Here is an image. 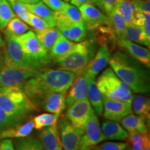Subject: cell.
I'll return each instance as SVG.
<instances>
[{"mask_svg": "<svg viewBox=\"0 0 150 150\" xmlns=\"http://www.w3.org/2000/svg\"><path fill=\"white\" fill-rule=\"evenodd\" d=\"M96 84L106 98L131 102L133 93L130 87L122 81L110 67L105 69L97 78Z\"/></svg>", "mask_w": 150, "mask_h": 150, "instance_id": "5b68a950", "label": "cell"}, {"mask_svg": "<svg viewBox=\"0 0 150 150\" xmlns=\"http://www.w3.org/2000/svg\"><path fill=\"white\" fill-rule=\"evenodd\" d=\"M18 2L23 4H34L40 1V0H16Z\"/></svg>", "mask_w": 150, "mask_h": 150, "instance_id": "c3c4849f", "label": "cell"}, {"mask_svg": "<svg viewBox=\"0 0 150 150\" xmlns=\"http://www.w3.org/2000/svg\"><path fill=\"white\" fill-rule=\"evenodd\" d=\"M128 145V142H104L94 146L90 150H125Z\"/></svg>", "mask_w": 150, "mask_h": 150, "instance_id": "f35d334b", "label": "cell"}, {"mask_svg": "<svg viewBox=\"0 0 150 150\" xmlns=\"http://www.w3.org/2000/svg\"><path fill=\"white\" fill-rule=\"evenodd\" d=\"M3 45H4V42L2 40V38H1V35H0V47H1V46H3Z\"/></svg>", "mask_w": 150, "mask_h": 150, "instance_id": "681fc988", "label": "cell"}, {"mask_svg": "<svg viewBox=\"0 0 150 150\" xmlns=\"http://www.w3.org/2000/svg\"><path fill=\"white\" fill-rule=\"evenodd\" d=\"M6 28L7 31L16 35L23 34L29 29V27L25 22L16 17L11 19Z\"/></svg>", "mask_w": 150, "mask_h": 150, "instance_id": "d590c367", "label": "cell"}, {"mask_svg": "<svg viewBox=\"0 0 150 150\" xmlns=\"http://www.w3.org/2000/svg\"><path fill=\"white\" fill-rule=\"evenodd\" d=\"M96 49L95 40H84L74 43L72 50L64 56L52 59L62 70L69 71L77 76L85 72L86 67L95 56Z\"/></svg>", "mask_w": 150, "mask_h": 150, "instance_id": "3957f363", "label": "cell"}, {"mask_svg": "<svg viewBox=\"0 0 150 150\" xmlns=\"http://www.w3.org/2000/svg\"><path fill=\"white\" fill-rule=\"evenodd\" d=\"M88 99L95 113L97 115H102L104 109V96L99 91L95 79H91L89 82Z\"/></svg>", "mask_w": 150, "mask_h": 150, "instance_id": "603a6c76", "label": "cell"}, {"mask_svg": "<svg viewBox=\"0 0 150 150\" xmlns=\"http://www.w3.org/2000/svg\"><path fill=\"white\" fill-rule=\"evenodd\" d=\"M116 42L118 46L126 51L131 58L142 63L147 68H149L150 52L147 48L131 42L124 38H117Z\"/></svg>", "mask_w": 150, "mask_h": 150, "instance_id": "2e32d148", "label": "cell"}, {"mask_svg": "<svg viewBox=\"0 0 150 150\" xmlns=\"http://www.w3.org/2000/svg\"><path fill=\"white\" fill-rule=\"evenodd\" d=\"M91 80L84 73L76 76L65 95V107H69L78 101L88 99V88Z\"/></svg>", "mask_w": 150, "mask_h": 150, "instance_id": "4fadbf2b", "label": "cell"}, {"mask_svg": "<svg viewBox=\"0 0 150 150\" xmlns=\"http://www.w3.org/2000/svg\"><path fill=\"white\" fill-rule=\"evenodd\" d=\"M64 1H70V0H64Z\"/></svg>", "mask_w": 150, "mask_h": 150, "instance_id": "816d5d0a", "label": "cell"}, {"mask_svg": "<svg viewBox=\"0 0 150 150\" xmlns=\"http://www.w3.org/2000/svg\"><path fill=\"white\" fill-rule=\"evenodd\" d=\"M54 18L57 28L73 24H84L81 13L77 7L65 2L61 11H55Z\"/></svg>", "mask_w": 150, "mask_h": 150, "instance_id": "e0dca14e", "label": "cell"}, {"mask_svg": "<svg viewBox=\"0 0 150 150\" xmlns=\"http://www.w3.org/2000/svg\"><path fill=\"white\" fill-rule=\"evenodd\" d=\"M35 34L42 46L50 53L52 47L61 35V33L58 28L49 27L41 31H36Z\"/></svg>", "mask_w": 150, "mask_h": 150, "instance_id": "83f0119b", "label": "cell"}, {"mask_svg": "<svg viewBox=\"0 0 150 150\" xmlns=\"http://www.w3.org/2000/svg\"><path fill=\"white\" fill-rule=\"evenodd\" d=\"M29 13L44 20L50 27H56L54 13L42 1H39L34 4H24Z\"/></svg>", "mask_w": 150, "mask_h": 150, "instance_id": "cb8c5ba5", "label": "cell"}, {"mask_svg": "<svg viewBox=\"0 0 150 150\" xmlns=\"http://www.w3.org/2000/svg\"><path fill=\"white\" fill-rule=\"evenodd\" d=\"M115 9L125 20L127 26L132 24L136 11L134 4L130 0H123Z\"/></svg>", "mask_w": 150, "mask_h": 150, "instance_id": "d6a6232c", "label": "cell"}, {"mask_svg": "<svg viewBox=\"0 0 150 150\" xmlns=\"http://www.w3.org/2000/svg\"><path fill=\"white\" fill-rule=\"evenodd\" d=\"M145 16V23H144L142 28H143L144 33L146 38L150 41V12H143Z\"/></svg>", "mask_w": 150, "mask_h": 150, "instance_id": "ee69618b", "label": "cell"}, {"mask_svg": "<svg viewBox=\"0 0 150 150\" xmlns=\"http://www.w3.org/2000/svg\"><path fill=\"white\" fill-rule=\"evenodd\" d=\"M0 150H16L12 140L11 138L0 140Z\"/></svg>", "mask_w": 150, "mask_h": 150, "instance_id": "bcb514c9", "label": "cell"}, {"mask_svg": "<svg viewBox=\"0 0 150 150\" xmlns=\"http://www.w3.org/2000/svg\"><path fill=\"white\" fill-rule=\"evenodd\" d=\"M76 75L62 69H42L24 83L22 90L33 104L40 102L48 94L66 93Z\"/></svg>", "mask_w": 150, "mask_h": 150, "instance_id": "6da1fadb", "label": "cell"}, {"mask_svg": "<svg viewBox=\"0 0 150 150\" xmlns=\"http://www.w3.org/2000/svg\"><path fill=\"white\" fill-rule=\"evenodd\" d=\"M131 147L127 150H145L150 145L149 137L147 134L131 133L127 138Z\"/></svg>", "mask_w": 150, "mask_h": 150, "instance_id": "f546056e", "label": "cell"}, {"mask_svg": "<svg viewBox=\"0 0 150 150\" xmlns=\"http://www.w3.org/2000/svg\"><path fill=\"white\" fill-rule=\"evenodd\" d=\"M70 2L71 4L74 5L77 8L85 4H91L97 5L98 6L99 0H70Z\"/></svg>", "mask_w": 150, "mask_h": 150, "instance_id": "7dc6e473", "label": "cell"}, {"mask_svg": "<svg viewBox=\"0 0 150 150\" xmlns=\"http://www.w3.org/2000/svg\"><path fill=\"white\" fill-rule=\"evenodd\" d=\"M16 17L10 4L7 0H2L0 2V29H6L8 22Z\"/></svg>", "mask_w": 150, "mask_h": 150, "instance_id": "e575fe53", "label": "cell"}, {"mask_svg": "<svg viewBox=\"0 0 150 150\" xmlns=\"http://www.w3.org/2000/svg\"><path fill=\"white\" fill-rule=\"evenodd\" d=\"M13 144L16 150H45L40 140L31 137L18 138Z\"/></svg>", "mask_w": 150, "mask_h": 150, "instance_id": "4dcf8cb0", "label": "cell"}, {"mask_svg": "<svg viewBox=\"0 0 150 150\" xmlns=\"http://www.w3.org/2000/svg\"><path fill=\"white\" fill-rule=\"evenodd\" d=\"M40 71L38 69L15 65L2 54L0 57V88H19L22 89L24 83Z\"/></svg>", "mask_w": 150, "mask_h": 150, "instance_id": "8992f818", "label": "cell"}, {"mask_svg": "<svg viewBox=\"0 0 150 150\" xmlns=\"http://www.w3.org/2000/svg\"><path fill=\"white\" fill-rule=\"evenodd\" d=\"M86 27L89 30H96L97 28L109 24L106 15L91 4H85L79 7Z\"/></svg>", "mask_w": 150, "mask_h": 150, "instance_id": "7c38bea8", "label": "cell"}, {"mask_svg": "<svg viewBox=\"0 0 150 150\" xmlns=\"http://www.w3.org/2000/svg\"><path fill=\"white\" fill-rule=\"evenodd\" d=\"M110 68L131 91L138 94L150 91V76L147 67L122 52H115L110 56Z\"/></svg>", "mask_w": 150, "mask_h": 150, "instance_id": "7a4b0ae2", "label": "cell"}, {"mask_svg": "<svg viewBox=\"0 0 150 150\" xmlns=\"http://www.w3.org/2000/svg\"><path fill=\"white\" fill-rule=\"evenodd\" d=\"M104 118L111 121H120L124 117L131 113V102L110 99L104 97Z\"/></svg>", "mask_w": 150, "mask_h": 150, "instance_id": "5bb4252c", "label": "cell"}, {"mask_svg": "<svg viewBox=\"0 0 150 150\" xmlns=\"http://www.w3.org/2000/svg\"><path fill=\"white\" fill-rule=\"evenodd\" d=\"M33 123L32 120L18 124V125L2 131L0 134V140L4 138H22L29 136L32 132Z\"/></svg>", "mask_w": 150, "mask_h": 150, "instance_id": "7402d4cb", "label": "cell"}, {"mask_svg": "<svg viewBox=\"0 0 150 150\" xmlns=\"http://www.w3.org/2000/svg\"><path fill=\"white\" fill-rule=\"evenodd\" d=\"M23 122L8 115L4 110L0 108V134L2 131Z\"/></svg>", "mask_w": 150, "mask_h": 150, "instance_id": "74e56055", "label": "cell"}, {"mask_svg": "<svg viewBox=\"0 0 150 150\" xmlns=\"http://www.w3.org/2000/svg\"><path fill=\"white\" fill-rule=\"evenodd\" d=\"M120 121L122 126L128 132V134H131V133L147 134L148 127L147 123L148 122L146 118L143 116L130 113L124 117Z\"/></svg>", "mask_w": 150, "mask_h": 150, "instance_id": "ffe728a7", "label": "cell"}, {"mask_svg": "<svg viewBox=\"0 0 150 150\" xmlns=\"http://www.w3.org/2000/svg\"><path fill=\"white\" fill-rule=\"evenodd\" d=\"M131 110L136 115L143 116L149 123L150 100L149 97L142 95H133L131 102Z\"/></svg>", "mask_w": 150, "mask_h": 150, "instance_id": "4316f807", "label": "cell"}, {"mask_svg": "<svg viewBox=\"0 0 150 150\" xmlns=\"http://www.w3.org/2000/svg\"><path fill=\"white\" fill-rule=\"evenodd\" d=\"M0 108L21 121L37 110L36 106L19 88H0Z\"/></svg>", "mask_w": 150, "mask_h": 150, "instance_id": "277c9868", "label": "cell"}, {"mask_svg": "<svg viewBox=\"0 0 150 150\" xmlns=\"http://www.w3.org/2000/svg\"><path fill=\"white\" fill-rule=\"evenodd\" d=\"M60 138L64 150H79L82 135L65 116L60 118L59 126Z\"/></svg>", "mask_w": 150, "mask_h": 150, "instance_id": "8fae6325", "label": "cell"}, {"mask_svg": "<svg viewBox=\"0 0 150 150\" xmlns=\"http://www.w3.org/2000/svg\"><path fill=\"white\" fill-rule=\"evenodd\" d=\"M1 1H2V0H0V2H1Z\"/></svg>", "mask_w": 150, "mask_h": 150, "instance_id": "f5cc1de1", "label": "cell"}, {"mask_svg": "<svg viewBox=\"0 0 150 150\" xmlns=\"http://www.w3.org/2000/svg\"><path fill=\"white\" fill-rule=\"evenodd\" d=\"M134 6L135 11L140 12H150L149 0H130Z\"/></svg>", "mask_w": 150, "mask_h": 150, "instance_id": "b9f144b4", "label": "cell"}, {"mask_svg": "<svg viewBox=\"0 0 150 150\" xmlns=\"http://www.w3.org/2000/svg\"><path fill=\"white\" fill-rule=\"evenodd\" d=\"M101 130L106 140H127L129 136L128 132L115 121L104 122Z\"/></svg>", "mask_w": 150, "mask_h": 150, "instance_id": "44dd1931", "label": "cell"}, {"mask_svg": "<svg viewBox=\"0 0 150 150\" xmlns=\"http://www.w3.org/2000/svg\"><path fill=\"white\" fill-rule=\"evenodd\" d=\"M42 1L51 10L54 11H61L65 4L62 0H42Z\"/></svg>", "mask_w": 150, "mask_h": 150, "instance_id": "7bdbcfd3", "label": "cell"}, {"mask_svg": "<svg viewBox=\"0 0 150 150\" xmlns=\"http://www.w3.org/2000/svg\"><path fill=\"white\" fill-rule=\"evenodd\" d=\"M110 56L111 55L108 45H102L87 65L83 73L90 79H95L99 72L104 70L108 64Z\"/></svg>", "mask_w": 150, "mask_h": 150, "instance_id": "9a60e30c", "label": "cell"}, {"mask_svg": "<svg viewBox=\"0 0 150 150\" xmlns=\"http://www.w3.org/2000/svg\"><path fill=\"white\" fill-rule=\"evenodd\" d=\"M60 116L51 113V112H44L36 115L32 120L33 128L37 130H41L45 127L52 126L57 124V121Z\"/></svg>", "mask_w": 150, "mask_h": 150, "instance_id": "1f68e13d", "label": "cell"}, {"mask_svg": "<svg viewBox=\"0 0 150 150\" xmlns=\"http://www.w3.org/2000/svg\"><path fill=\"white\" fill-rule=\"evenodd\" d=\"M145 150H150V145H148Z\"/></svg>", "mask_w": 150, "mask_h": 150, "instance_id": "f907efd6", "label": "cell"}, {"mask_svg": "<svg viewBox=\"0 0 150 150\" xmlns=\"http://www.w3.org/2000/svg\"><path fill=\"white\" fill-rule=\"evenodd\" d=\"M10 4L11 8L13 11L14 13L18 17L20 20L29 24V12L23 4L18 2L16 0H7Z\"/></svg>", "mask_w": 150, "mask_h": 150, "instance_id": "8d00e7d4", "label": "cell"}, {"mask_svg": "<svg viewBox=\"0 0 150 150\" xmlns=\"http://www.w3.org/2000/svg\"><path fill=\"white\" fill-rule=\"evenodd\" d=\"M108 18L109 20L110 26L114 31V32L115 33L117 37H120L127 27L125 20H123L119 13L116 11V9L112 11L108 15Z\"/></svg>", "mask_w": 150, "mask_h": 150, "instance_id": "836d02e7", "label": "cell"}, {"mask_svg": "<svg viewBox=\"0 0 150 150\" xmlns=\"http://www.w3.org/2000/svg\"><path fill=\"white\" fill-rule=\"evenodd\" d=\"M104 140H106V138L101 130L98 118L95 112L93 111L86 123L84 134L82 136L79 150H90Z\"/></svg>", "mask_w": 150, "mask_h": 150, "instance_id": "30bf717a", "label": "cell"}, {"mask_svg": "<svg viewBox=\"0 0 150 150\" xmlns=\"http://www.w3.org/2000/svg\"><path fill=\"white\" fill-rule=\"evenodd\" d=\"M3 54L15 65L28 68L38 69L22 50L17 39V35L9 32L6 29L4 31V50Z\"/></svg>", "mask_w": 150, "mask_h": 150, "instance_id": "ba28073f", "label": "cell"}, {"mask_svg": "<svg viewBox=\"0 0 150 150\" xmlns=\"http://www.w3.org/2000/svg\"><path fill=\"white\" fill-rule=\"evenodd\" d=\"M145 18L143 13L140 11H136L134 13L132 24L134 25L139 26V27H142L145 23Z\"/></svg>", "mask_w": 150, "mask_h": 150, "instance_id": "f6af8a7d", "label": "cell"}, {"mask_svg": "<svg viewBox=\"0 0 150 150\" xmlns=\"http://www.w3.org/2000/svg\"><path fill=\"white\" fill-rule=\"evenodd\" d=\"M29 24L36 31H41V30L46 29V28L50 27L44 20L39 18L38 16L31 13H29Z\"/></svg>", "mask_w": 150, "mask_h": 150, "instance_id": "ab89813d", "label": "cell"}, {"mask_svg": "<svg viewBox=\"0 0 150 150\" xmlns=\"http://www.w3.org/2000/svg\"><path fill=\"white\" fill-rule=\"evenodd\" d=\"M66 93H52L47 95L41 101L43 108L47 112L60 116L65 110Z\"/></svg>", "mask_w": 150, "mask_h": 150, "instance_id": "d6986e66", "label": "cell"}, {"mask_svg": "<svg viewBox=\"0 0 150 150\" xmlns=\"http://www.w3.org/2000/svg\"><path fill=\"white\" fill-rule=\"evenodd\" d=\"M119 38H124L133 42L149 47L150 41L146 38L142 27L134 25L133 24L127 25L122 35Z\"/></svg>", "mask_w": 150, "mask_h": 150, "instance_id": "484cf974", "label": "cell"}, {"mask_svg": "<svg viewBox=\"0 0 150 150\" xmlns=\"http://www.w3.org/2000/svg\"><path fill=\"white\" fill-rule=\"evenodd\" d=\"M74 44V42L61 34L52 47L50 55L52 59L64 56L72 50Z\"/></svg>", "mask_w": 150, "mask_h": 150, "instance_id": "f1b7e54d", "label": "cell"}, {"mask_svg": "<svg viewBox=\"0 0 150 150\" xmlns=\"http://www.w3.org/2000/svg\"><path fill=\"white\" fill-rule=\"evenodd\" d=\"M38 137L39 140L45 150H63L59 129L56 124L43 128Z\"/></svg>", "mask_w": 150, "mask_h": 150, "instance_id": "ac0fdd59", "label": "cell"}, {"mask_svg": "<svg viewBox=\"0 0 150 150\" xmlns=\"http://www.w3.org/2000/svg\"><path fill=\"white\" fill-rule=\"evenodd\" d=\"M122 1L123 0H99L98 6L104 11L108 16Z\"/></svg>", "mask_w": 150, "mask_h": 150, "instance_id": "60d3db41", "label": "cell"}, {"mask_svg": "<svg viewBox=\"0 0 150 150\" xmlns=\"http://www.w3.org/2000/svg\"><path fill=\"white\" fill-rule=\"evenodd\" d=\"M94 111L88 99L78 101L67 107L65 117L82 135L91 112Z\"/></svg>", "mask_w": 150, "mask_h": 150, "instance_id": "9c48e42d", "label": "cell"}, {"mask_svg": "<svg viewBox=\"0 0 150 150\" xmlns=\"http://www.w3.org/2000/svg\"><path fill=\"white\" fill-rule=\"evenodd\" d=\"M17 39L22 50L38 69H43L52 61L50 53L39 41L36 34L33 31H28L23 34L17 35Z\"/></svg>", "mask_w": 150, "mask_h": 150, "instance_id": "52a82bcc", "label": "cell"}, {"mask_svg": "<svg viewBox=\"0 0 150 150\" xmlns=\"http://www.w3.org/2000/svg\"><path fill=\"white\" fill-rule=\"evenodd\" d=\"M61 34L66 38L74 42H81L86 37L85 24H73L58 28Z\"/></svg>", "mask_w": 150, "mask_h": 150, "instance_id": "d4e9b609", "label": "cell"}]
</instances>
